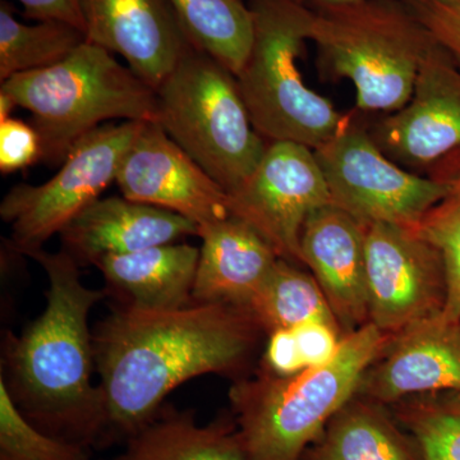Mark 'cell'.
Instances as JSON below:
<instances>
[{
    "mask_svg": "<svg viewBox=\"0 0 460 460\" xmlns=\"http://www.w3.org/2000/svg\"><path fill=\"white\" fill-rule=\"evenodd\" d=\"M390 335L374 323L345 335L334 358L292 376L262 370L229 392L233 420L247 460H301L329 420L357 394Z\"/></svg>",
    "mask_w": 460,
    "mask_h": 460,
    "instance_id": "obj_3",
    "label": "cell"
},
{
    "mask_svg": "<svg viewBox=\"0 0 460 460\" xmlns=\"http://www.w3.org/2000/svg\"><path fill=\"white\" fill-rule=\"evenodd\" d=\"M90 447L42 431L0 380V460H90Z\"/></svg>",
    "mask_w": 460,
    "mask_h": 460,
    "instance_id": "obj_26",
    "label": "cell"
},
{
    "mask_svg": "<svg viewBox=\"0 0 460 460\" xmlns=\"http://www.w3.org/2000/svg\"><path fill=\"white\" fill-rule=\"evenodd\" d=\"M30 20L59 21L83 30L84 23L80 0H18Z\"/></svg>",
    "mask_w": 460,
    "mask_h": 460,
    "instance_id": "obj_32",
    "label": "cell"
},
{
    "mask_svg": "<svg viewBox=\"0 0 460 460\" xmlns=\"http://www.w3.org/2000/svg\"><path fill=\"white\" fill-rule=\"evenodd\" d=\"M253 41L237 77L256 131L266 141H290L316 150L349 117L308 87L298 59L311 41L314 11L296 0H250Z\"/></svg>",
    "mask_w": 460,
    "mask_h": 460,
    "instance_id": "obj_6",
    "label": "cell"
},
{
    "mask_svg": "<svg viewBox=\"0 0 460 460\" xmlns=\"http://www.w3.org/2000/svg\"><path fill=\"white\" fill-rule=\"evenodd\" d=\"M262 334L243 305L193 302L177 310L118 308L93 332L105 440L135 434L159 413L165 396L190 378L241 375Z\"/></svg>",
    "mask_w": 460,
    "mask_h": 460,
    "instance_id": "obj_1",
    "label": "cell"
},
{
    "mask_svg": "<svg viewBox=\"0 0 460 460\" xmlns=\"http://www.w3.org/2000/svg\"><path fill=\"white\" fill-rule=\"evenodd\" d=\"M193 301L246 305L280 259L250 224L230 217L199 228Z\"/></svg>",
    "mask_w": 460,
    "mask_h": 460,
    "instance_id": "obj_18",
    "label": "cell"
},
{
    "mask_svg": "<svg viewBox=\"0 0 460 460\" xmlns=\"http://www.w3.org/2000/svg\"><path fill=\"white\" fill-rule=\"evenodd\" d=\"M414 395L392 404L420 460H460V393Z\"/></svg>",
    "mask_w": 460,
    "mask_h": 460,
    "instance_id": "obj_25",
    "label": "cell"
},
{
    "mask_svg": "<svg viewBox=\"0 0 460 460\" xmlns=\"http://www.w3.org/2000/svg\"><path fill=\"white\" fill-rule=\"evenodd\" d=\"M305 368L320 367L334 358L344 334L338 326L310 321L293 329Z\"/></svg>",
    "mask_w": 460,
    "mask_h": 460,
    "instance_id": "obj_30",
    "label": "cell"
},
{
    "mask_svg": "<svg viewBox=\"0 0 460 460\" xmlns=\"http://www.w3.org/2000/svg\"><path fill=\"white\" fill-rule=\"evenodd\" d=\"M311 41L329 80H349L357 109L394 113L410 102L420 66L438 44L404 0H358L314 11Z\"/></svg>",
    "mask_w": 460,
    "mask_h": 460,
    "instance_id": "obj_4",
    "label": "cell"
},
{
    "mask_svg": "<svg viewBox=\"0 0 460 460\" xmlns=\"http://www.w3.org/2000/svg\"><path fill=\"white\" fill-rule=\"evenodd\" d=\"M0 91L31 113L49 164L65 162L75 142L108 120L157 122L156 90L87 41L56 66L8 78Z\"/></svg>",
    "mask_w": 460,
    "mask_h": 460,
    "instance_id": "obj_5",
    "label": "cell"
},
{
    "mask_svg": "<svg viewBox=\"0 0 460 460\" xmlns=\"http://www.w3.org/2000/svg\"><path fill=\"white\" fill-rule=\"evenodd\" d=\"M370 323L387 335L443 314V261L413 229L393 224L365 226Z\"/></svg>",
    "mask_w": 460,
    "mask_h": 460,
    "instance_id": "obj_11",
    "label": "cell"
},
{
    "mask_svg": "<svg viewBox=\"0 0 460 460\" xmlns=\"http://www.w3.org/2000/svg\"><path fill=\"white\" fill-rule=\"evenodd\" d=\"M244 307L268 335L275 330L295 329L310 321H323L341 330L313 275L284 259L278 260Z\"/></svg>",
    "mask_w": 460,
    "mask_h": 460,
    "instance_id": "obj_23",
    "label": "cell"
},
{
    "mask_svg": "<svg viewBox=\"0 0 460 460\" xmlns=\"http://www.w3.org/2000/svg\"><path fill=\"white\" fill-rule=\"evenodd\" d=\"M404 2H417V0H404ZM438 2H444V0H438Z\"/></svg>",
    "mask_w": 460,
    "mask_h": 460,
    "instance_id": "obj_35",
    "label": "cell"
},
{
    "mask_svg": "<svg viewBox=\"0 0 460 460\" xmlns=\"http://www.w3.org/2000/svg\"><path fill=\"white\" fill-rule=\"evenodd\" d=\"M22 255L40 263L49 280L47 307L20 337L7 339V363L21 411L48 434L90 447L105 440L107 419L95 367L89 314L107 290L90 289L68 251L33 248ZM11 392V390H9Z\"/></svg>",
    "mask_w": 460,
    "mask_h": 460,
    "instance_id": "obj_2",
    "label": "cell"
},
{
    "mask_svg": "<svg viewBox=\"0 0 460 460\" xmlns=\"http://www.w3.org/2000/svg\"><path fill=\"white\" fill-rule=\"evenodd\" d=\"M14 108H17L14 100L8 93L0 91V122L11 118V113L14 111Z\"/></svg>",
    "mask_w": 460,
    "mask_h": 460,
    "instance_id": "obj_34",
    "label": "cell"
},
{
    "mask_svg": "<svg viewBox=\"0 0 460 460\" xmlns=\"http://www.w3.org/2000/svg\"><path fill=\"white\" fill-rule=\"evenodd\" d=\"M156 93V123L228 195L238 190L269 144L253 126L237 77L190 45Z\"/></svg>",
    "mask_w": 460,
    "mask_h": 460,
    "instance_id": "obj_7",
    "label": "cell"
},
{
    "mask_svg": "<svg viewBox=\"0 0 460 460\" xmlns=\"http://www.w3.org/2000/svg\"><path fill=\"white\" fill-rule=\"evenodd\" d=\"M123 198L164 208L198 228L230 217L229 196L156 122H145L117 174Z\"/></svg>",
    "mask_w": 460,
    "mask_h": 460,
    "instance_id": "obj_13",
    "label": "cell"
},
{
    "mask_svg": "<svg viewBox=\"0 0 460 460\" xmlns=\"http://www.w3.org/2000/svg\"><path fill=\"white\" fill-rule=\"evenodd\" d=\"M145 122L105 123L80 138L53 178L39 186L18 184L0 204L11 224V247L22 255L40 248L117 180L124 155Z\"/></svg>",
    "mask_w": 460,
    "mask_h": 460,
    "instance_id": "obj_9",
    "label": "cell"
},
{
    "mask_svg": "<svg viewBox=\"0 0 460 460\" xmlns=\"http://www.w3.org/2000/svg\"><path fill=\"white\" fill-rule=\"evenodd\" d=\"M190 44L237 75L253 41V16L244 0H168Z\"/></svg>",
    "mask_w": 460,
    "mask_h": 460,
    "instance_id": "obj_22",
    "label": "cell"
},
{
    "mask_svg": "<svg viewBox=\"0 0 460 460\" xmlns=\"http://www.w3.org/2000/svg\"><path fill=\"white\" fill-rule=\"evenodd\" d=\"M229 213L262 235L280 259L302 265L301 238L308 217L332 204L314 148L269 142L261 162L229 193Z\"/></svg>",
    "mask_w": 460,
    "mask_h": 460,
    "instance_id": "obj_10",
    "label": "cell"
},
{
    "mask_svg": "<svg viewBox=\"0 0 460 460\" xmlns=\"http://www.w3.org/2000/svg\"><path fill=\"white\" fill-rule=\"evenodd\" d=\"M86 41L83 30L40 21L25 25L14 17L11 5L0 2V81L56 66Z\"/></svg>",
    "mask_w": 460,
    "mask_h": 460,
    "instance_id": "obj_24",
    "label": "cell"
},
{
    "mask_svg": "<svg viewBox=\"0 0 460 460\" xmlns=\"http://www.w3.org/2000/svg\"><path fill=\"white\" fill-rule=\"evenodd\" d=\"M460 68V0L405 2Z\"/></svg>",
    "mask_w": 460,
    "mask_h": 460,
    "instance_id": "obj_29",
    "label": "cell"
},
{
    "mask_svg": "<svg viewBox=\"0 0 460 460\" xmlns=\"http://www.w3.org/2000/svg\"><path fill=\"white\" fill-rule=\"evenodd\" d=\"M199 248L171 243L102 257L93 265L109 286L144 310H177L193 302Z\"/></svg>",
    "mask_w": 460,
    "mask_h": 460,
    "instance_id": "obj_19",
    "label": "cell"
},
{
    "mask_svg": "<svg viewBox=\"0 0 460 460\" xmlns=\"http://www.w3.org/2000/svg\"><path fill=\"white\" fill-rule=\"evenodd\" d=\"M308 266L345 335L370 323L365 226L334 205L314 211L301 238Z\"/></svg>",
    "mask_w": 460,
    "mask_h": 460,
    "instance_id": "obj_16",
    "label": "cell"
},
{
    "mask_svg": "<svg viewBox=\"0 0 460 460\" xmlns=\"http://www.w3.org/2000/svg\"><path fill=\"white\" fill-rule=\"evenodd\" d=\"M460 393V321L443 314L390 335L357 394L383 405L414 395Z\"/></svg>",
    "mask_w": 460,
    "mask_h": 460,
    "instance_id": "obj_15",
    "label": "cell"
},
{
    "mask_svg": "<svg viewBox=\"0 0 460 460\" xmlns=\"http://www.w3.org/2000/svg\"><path fill=\"white\" fill-rule=\"evenodd\" d=\"M42 145L31 123L16 118L0 122V172L9 174L41 160Z\"/></svg>",
    "mask_w": 460,
    "mask_h": 460,
    "instance_id": "obj_28",
    "label": "cell"
},
{
    "mask_svg": "<svg viewBox=\"0 0 460 460\" xmlns=\"http://www.w3.org/2000/svg\"><path fill=\"white\" fill-rule=\"evenodd\" d=\"M368 133L390 160L414 171L460 150V68L438 42L420 66L410 102Z\"/></svg>",
    "mask_w": 460,
    "mask_h": 460,
    "instance_id": "obj_12",
    "label": "cell"
},
{
    "mask_svg": "<svg viewBox=\"0 0 460 460\" xmlns=\"http://www.w3.org/2000/svg\"><path fill=\"white\" fill-rule=\"evenodd\" d=\"M195 223L181 215L126 198L98 199L62 230L63 244L77 261L174 243L198 235Z\"/></svg>",
    "mask_w": 460,
    "mask_h": 460,
    "instance_id": "obj_17",
    "label": "cell"
},
{
    "mask_svg": "<svg viewBox=\"0 0 460 460\" xmlns=\"http://www.w3.org/2000/svg\"><path fill=\"white\" fill-rule=\"evenodd\" d=\"M84 36L157 89L190 47L168 0H80Z\"/></svg>",
    "mask_w": 460,
    "mask_h": 460,
    "instance_id": "obj_14",
    "label": "cell"
},
{
    "mask_svg": "<svg viewBox=\"0 0 460 460\" xmlns=\"http://www.w3.org/2000/svg\"><path fill=\"white\" fill-rule=\"evenodd\" d=\"M115 460H247L233 419L199 425L190 411L165 410L127 438Z\"/></svg>",
    "mask_w": 460,
    "mask_h": 460,
    "instance_id": "obj_21",
    "label": "cell"
},
{
    "mask_svg": "<svg viewBox=\"0 0 460 460\" xmlns=\"http://www.w3.org/2000/svg\"><path fill=\"white\" fill-rule=\"evenodd\" d=\"M449 193L413 229L438 251L447 281L445 319L460 321V172L452 174Z\"/></svg>",
    "mask_w": 460,
    "mask_h": 460,
    "instance_id": "obj_27",
    "label": "cell"
},
{
    "mask_svg": "<svg viewBox=\"0 0 460 460\" xmlns=\"http://www.w3.org/2000/svg\"><path fill=\"white\" fill-rule=\"evenodd\" d=\"M263 370L277 376H292L305 370L293 329L270 332L263 353Z\"/></svg>",
    "mask_w": 460,
    "mask_h": 460,
    "instance_id": "obj_31",
    "label": "cell"
},
{
    "mask_svg": "<svg viewBox=\"0 0 460 460\" xmlns=\"http://www.w3.org/2000/svg\"><path fill=\"white\" fill-rule=\"evenodd\" d=\"M310 8L311 11H320V9L339 7V5L350 4V3L358 2V0H296Z\"/></svg>",
    "mask_w": 460,
    "mask_h": 460,
    "instance_id": "obj_33",
    "label": "cell"
},
{
    "mask_svg": "<svg viewBox=\"0 0 460 460\" xmlns=\"http://www.w3.org/2000/svg\"><path fill=\"white\" fill-rule=\"evenodd\" d=\"M380 402L354 395L329 420L301 460H420Z\"/></svg>",
    "mask_w": 460,
    "mask_h": 460,
    "instance_id": "obj_20",
    "label": "cell"
},
{
    "mask_svg": "<svg viewBox=\"0 0 460 460\" xmlns=\"http://www.w3.org/2000/svg\"><path fill=\"white\" fill-rule=\"evenodd\" d=\"M314 155L332 205L362 226L393 224L414 228L452 189V174L423 177L390 160L368 128L348 120Z\"/></svg>",
    "mask_w": 460,
    "mask_h": 460,
    "instance_id": "obj_8",
    "label": "cell"
}]
</instances>
